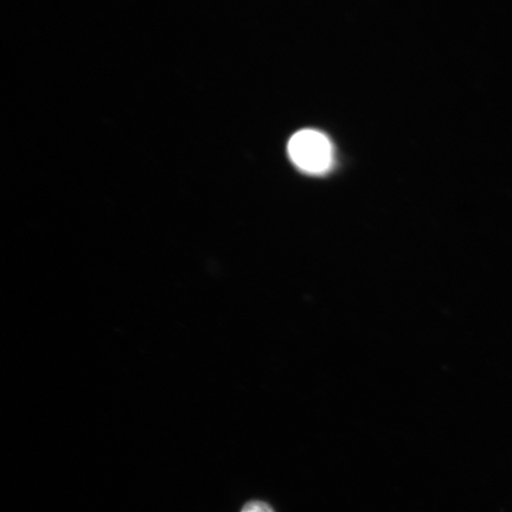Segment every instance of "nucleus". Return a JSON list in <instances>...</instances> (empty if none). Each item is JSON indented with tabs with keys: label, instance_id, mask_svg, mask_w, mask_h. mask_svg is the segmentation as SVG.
<instances>
[{
	"label": "nucleus",
	"instance_id": "nucleus-2",
	"mask_svg": "<svg viewBox=\"0 0 512 512\" xmlns=\"http://www.w3.org/2000/svg\"><path fill=\"white\" fill-rule=\"evenodd\" d=\"M241 512H274L270 505L264 502H249Z\"/></svg>",
	"mask_w": 512,
	"mask_h": 512
},
{
	"label": "nucleus",
	"instance_id": "nucleus-1",
	"mask_svg": "<svg viewBox=\"0 0 512 512\" xmlns=\"http://www.w3.org/2000/svg\"><path fill=\"white\" fill-rule=\"evenodd\" d=\"M288 155L297 168L311 175H322L332 165V145L315 130L300 131L288 143Z\"/></svg>",
	"mask_w": 512,
	"mask_h": 512
}]
</instances>
